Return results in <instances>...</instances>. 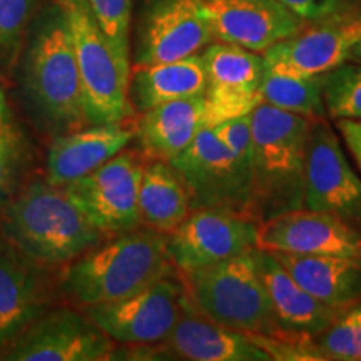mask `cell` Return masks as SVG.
Returning <instances> with one entry per match:
<instances>
[{"label": "cell", "instance_id": "36", "mask_svg": "<svg viewBox=\"0 0 361 361\" xmlns=\"http://www.w3.org/2000/svg\"><path fill=\"white\" fill-rule=\"evenodd\" d=\"M348 62H356V64H361V39L353 45V49H351Z\"/></svg>", "mask_w": 361, "mask_h": 361}, {"label": "cell", "instance_id": "18", "mask_svg": "<svg viewBox=\"0 0 361 361\" xmlns=\"http://www.w3.org/2000/svg\"><path fill=\"white\" fill-rule=\"evenodd\" d=\"M213 39L263 54L305 22L281 0H201Z\"/></svg>", "mask_w": 361, "mask_h": 361}, {"label": "cell", "instance_id": "28", "mask_svg": "<svg viewBox=\"0 0 361 361\" xmlns=\"http://www.w3.org/2000/svg\"><path fill=\"white\" fill-rule=\"evenodd\" d=\"M313 341L323 360L361 361V300L341 310Z\"/></svg>", "mask_w": 361, "mask_h": 361}, {"label": "cell", "instance_id": "2", "mask_svg": "<svg viewBox=\"0 0 361 361\" xmlns=\"http://www.w3.org/2000/svg\"><path fill=\"white\" fill-rule=\"evenodd\" d=\"M173 273L164 234L139 226L106 236L62 266L57 284L72 306L85 308L121 300Z\"/></svg>", "mask_w": 361, "mask_h": 361}, {"label": "cell", "instance_id": "14", "mask_svg": "<svg viewBox=\"0 0 361 361\" xmlns=\"http://www.w3.org/2000/svg\"><path fill=\"white\" fill-rule=\"evenodd\" d=\"M258 223L216 209H192L166 236V251L178 273L206 268L255 250Z\"/></svg>", "mask_w": 361, "mask_h": 361}, {"label": "cell", "instance_id": "29", "mask_svg": "<svg viewBox=\"0 0 361 361\" xmlns=\"http://www.w3.org/2000/svg\"><path fill=\"white\" fill-rule=\"evenodd\" d=\"M323 101L331 119L361 121V64L345 62L323 75Z\"/></svg>", "mask_w": 361, "mask_h": 361}, {"label": "cell", "instance_id": "19", "mask_svg": "<svg viewBox=\"0 0 361 361\" xmlns=\"http://www.w3.org/2000/svg\"><path fill=\"white\" fill-rule=\"evenodd\" d=\"M133 139L134 128L126 123L87 124L54 135L45 152L44 179L54 186H66L119 154Z\"/></svg>", "mask_w": 361, "mask_h": 361}, {"label": "cell", "instance_id": "13", "mask_svg": "<svg viewBox=\"0 0 361 361\" xmlns=\"http://www.w3.org/2000/svg\"><path fill=\"white\" fill-rule=\"evenodd\" d=\"M206 71V128L250 116L261 104L263 54L213 40L201 51Z\"/></svg>", "mask_w": 361, "mask_h": 361}, {"label": "cell", "instance_id": "30", "mask_svg": "<svg viewBox=\"0 0 361 361\" xmlns=\"http://www.w3.org/2000/svg\"><path fill=\"white\" fill-rule=\"evenodd\" d=\"M99 27L109 40L121 69L130 75V20L133 0H87Z\"/></svg>", "mask_w": 361, "mask_h": 361}, {"label": "cell", "instance_id": "34", "mask_svg": "<svg viewBox=\"0 0 361 361\" xmlns=\"http://www.w3.org/2000/svg\"><path fill=\"white\" fill-rule=\"evenodd\" d=\"M0 135L27 141L19 116H17L12 99L8 96L6 80L2 78H0Z\"/></svg>", "mask_w": 361, "mask_h": 361}, {"label": "cell", "instance_id": "32", "mask_svg": "<svg viewBox=\"0 0 361 361\" xmlns=\"http://www.w3.org/2000/svg\"><path fill=\"white\" fill-rule=\"evenodd\" d=\"M250 116L229 119L226 121V123H221L209 129H213L216 137H218L219 141L233 152V156L236 157L247 171H251L252 174V133Z\"/></svg>", "mask_w": 361, "mask_h": 361}, {"label": "cell", "instance_id": "22", "mask_svg": "<svg viewBox=\"0 0 361 361\" xmlns=\"http://www.w3.org/2000/svg\"><path fill=\"white\" fill-rule=\"evenodd\" d=\"M204 96L178 99L141 112L134 139L147 159L173 161L206 128Z\"/></svg>", "mask_w": 361, "mask_h": 361}, {"label": "cell", "instance_id": "10", "mask_svg": "<svg viewBox=\"0 0 361 361\" xmlns=\"http://www.w3.org/2000/svg\"><path fill=\"white\" fill-rule=\"evenodd\" d=\"M361 39V6L351 4L324 19L308 22L263 52L266 69L293 75H324L348 62Z\"/></svg>", "mask_w": 361, "mask_h": 361}, {"label": "cell", "instance_id": "9", "mask_svg": "<svg viewBox=\"0 0 361 361\" xmlns=\"http://www.w3.org/2000/svg\"><path fill=\"white\" fill-rule=\"evenodd\" d=\"M146 156L124 149L64 191L104 236L139 228V183Z\"/></svg>", "mask_w": 361, "mask_h": 361}, {"label": "cell", "instance_id": "3", "mask_svg": "<svg viewBox=\"0 0 361 361\" xmlns=\"http://www.w3.org/2000/svg\"><path fill=\"white\" fill-rule=\"evenodd\" d=\"M0 234L27 258L51 269L69 264L106 238L64 188L44 178L24 184L0 213Z\"/></svg>", "mask_w": 361, "mask_h": 361}, {"label": "cell", "instance_id": "15", "mask_svg": "<svg viewBox=\"0 0 361 361\" xmlns=\"http://www.w3.org/2000/svg\"><path fill=\"white\" fill-rule=\"evenodd\" d=\"M213 40L201 0H151L139 22L133 62L179 61L200 54Z\"/></svg>", "mask_w": 361, "mask_h": 361}, {"label": "cell", "instance_id": "20", "mask_svg": "<svg viewBox=\"0 0 361 361\" xmlns=\"http://www.w3.org/2000/svg\"><path fill=\"white\" fill-rule=\"evenodd\" d=\"M159 346L164 360L271 361V356L250 335L213 323L197 313L189 301L173 331Z\"/></svg>", "mask_w": 361, "mask_h": 361}, {"label": "cell", "instance_id": "35", "mask_svg": "<svg viewBox=\"0 0 361 361\" xmlns=\"http://www.w3.org/2000/svg\"><path fill=\"white\" fill-rule=\"evenodd\" d=\"M336 130L343 142L353 157L361 176V121L358 119H336Z\"/></svg>", "mask_w": 361, "mask_h": 361}, {"label": "cell", "instance_id": "8", "mask_svg": "<svg viewBox=\"0 0 361 361\" xmlns=\"http://www.w3.org/2000/svg\"><path fill=\"white\" fill-rule=\"evenodd\" d=\"M186 303V291L176 271L121 300L80 310L116 345H156L169 336Z\"/></svg>", "mask_w": 361, "mask_h": 361}, {"label": "cell", "instance_id": "12", "mask_svg": "<svg viewBox=\"0 0 361 361\" xmlns=\"http://www.w3.org/2000/svg\"><path fill=\"white\" fill-rule=\"evenodd\" d=\"M303 207L361 228V176L350 164L336 130L326 119L311 123Z\"/></svg>", "mask_w": 361, "mask_h": 361}, {"label": "cell", "instance_id": "4", "mask_svg": "<svg viewBox=\"0 0 361 361\" xmlns=\"http://www.w3.org/2000/svg\"><path fill=\"white\" fill-rule=\"evenodd\" d=\"M250 117L252 214L259 224L303 207L306 147L313 121L264 102Z\"/></svg>", "mask_w": 361, "mask_h": 361}, {"label": "cell", "instance_id": "11", "mask_svg": "<svg viewBox=\"0 0 361 361\" xmlns=\"http://www.w3.org/2000/svg\"><path fill=\"white\" fill-rule=\"evenodd\" d=\"M116 343L78 306H52L0 355L6 361H104Z\"/></svg>", "mask_w": 361, "mask_h": 361}, {"label": "cell", "instance_id": "33", "mask_svg": "<svg viewBox=\"0 0 361 361\" xmlns=\"http://www.w3.org/2000/svg\"><path fill=\"white\" fill-rule=\"evenodd\" d=\"M305 24L331 16L350 7L356 0H281Z\"/></svg>", "mask_w": 361, "mask_h": 361}, {"label": "cell", "instance_id": "26", "mask_svg": "<svg viewBox=\"0 0 361 361\" xmlns=\"http://www.w3.org/2000/svg\"><path fill=\"white\" fill-rule=\"evenodd\" d=\"M259 96L261 102L310 121L328 117L323 101V75H293L264 69Z\"/></svg>", "mask_w": 361, "mask_h": 361}, {"label": "cell", "instance_id": "23", "mask_svg": "<svg viewBox=\"0 0 361 361\" xmlns=\"http://www.w3.org/2000/svg\"><path fill=\"white\" fill-rule=\"evenodd\" d=\"M271 255L303 290L329 308L341 311L361 300V259L290 252Z\"/></svg>", "mask_w": 361, "mask_h": 361}, {"label": "cell", "instance_id": "6", "mask_svg": "<svg viewBox=\"0 0 361 361\" xmlns=\"http://www.w3.org/2000/svg\"><path fill=\"white\" fill-rule=\"evenodd\" d=\"M72 37L89 124L128 123L129 75L121 69L109 40L99 27L87 0H57Z\"/></svg>", "mask_w": 361, "mask_h": 361}, {"label": "cell", "instance_id": "16", "mask_svg": "<svg viewBox=\"0 0 361 361\" xmlns=\"http://www.w3.org/2000/svg\"><path fill=\"white\" fill-rule=\"evenodd\" d=\"M51 268L27 258L0 234V355L56 303Z\"/></svg>", "mask_w": 361, "mask_h": 361}, {"label": "cell", "instance_id": "27", "mask_svg": "<svg viewBox=\"0 0 361 361\" xmlns=\"http://www.w3.org/2000/svg\"><path fill=\"white\" fill-rule=\"evenodd\" d=\"M49 0H0V78L11 80L30 24Z\"/></svg>", "mask_w": 361, "mask_h": 361}, {"label": "cell", "instance_id": "24", "mask_svg": "<svg viewBox=\"0 0 361 361\" xmlns=\"http://www.w3.org/2000/svg\"><path fill=\"white\" fill-rule=\"evenodd\" d=\"M206 94V71L201 52L173 62L130 67L128 96L134 112L178 99Z\"/></svg>", "mask_w": 361, "mask_h": 361}, {"label": "cell", "instance_id": "7", "mask_svg": "<svg viewBox=\"0 0 361 361\" xmlns=\"http://www.w3.org/2000/svg\"><path fill=\"white\" fill-rule=\"evenodd\" d=\"M179 174L192 209H216L255 221L252 174L204 128L178 157L169 161Z\"/></svg>", "mask_w": 361, "mask_h": 361}, {"label": "cell", "instance_id": "25", "mask_svg": "<svg viewBox=\"0 0 361 361\" xmlns=\"http://www.w3.org/2000/svg\"><path fill=\"white\" fill-rule=\"evenodd\" d=\"M189 213L188 191L171 162L146 157L139 183L141 224L168 236Z\"/></svg>", "mask_w": 361, "mask_h": 361}, {"label": "cell", "instance_id": "17", "mask_svg": "<svg viewBox=\"0 0 361 361\" xmlns=\"http://www.w3.org/2000/svg\"><path fill=\"white\" fill-rule=\"evenodd\" d=\"M256 247L271 252L361 259V231L329 213L300 207L259 223Z\"/></svg>", "mask_w": 361, "mask_h": 361}, {"label": "cell", "instance_id": "5", "mask_svg": "<svg viewBox=\"0 0 361 361\" xmlns=\"http://www.w3.org/2000/svg\"><path fill=\"white\" fill-rule=\"evenodd\" d=\"M178 274L192 308L213 323L246 335L276 336L283 333L251 250L221 263Z\"/></svg>", "mask_w": 361, "mask_h": 361}, {"label": "cell", "instance_id": "21", "mask_svg": "<svg viewBox=\"0 0 361 361\" xmlns=\"http://www.w3.org/2000/svg\"><path fill=\"white\" fill-rule=\"evenodd\" d=\"M251 256L283 331L314 338L333 323L340 311L329 308L303 290L269 251L255 247Z\"/></svg>", "mask_w": 361, "mask_h": 361}, {"label": "cell", "instance_id": "1", "mask_svg": "<svg viewBox=\"0 0 361 361\" xmlns=\"http://www.w3.org/2000/svg\"><path fill=\"white\" fill-rule=\"evenodd\" d=\"M11 80L40 134L54 137L89 124L69 24L57 0L45 2L30 24Z\"/></svg>", "mask_w": 361, "mask_h": 361}, {"label": "cell", "instance_id": "31", "mask_svg": "<svg viewBox=\"0 0 361 361\" xmlns=\"http://www.w3.org/2000/svg\"><path fill=\"white\" fill-rule=\"evenodd\" d=\"M29 166L27 141L0 135V213L24 186Z\"/></svg>", "mask_w": 361, "mask_h": 361}]
</instances>
